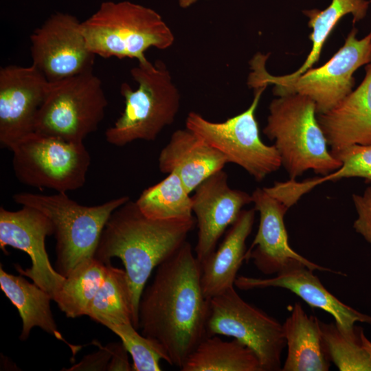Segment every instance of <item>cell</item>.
<instances>
[{
	"mask_svg": "<svg viewBox=\"0 0 371 371\" xmlns=\"http://www.w3.org/2000/svg\"><path fill=\"white\" fill-rule=\"evenodd\" d=\"M320 320L308 315L295 302L283 325L286 359L282 371H327L330 360L326 354Z\"/></svg>",
	"mask_w": 371,
	"mask_h": 371,
	"instance_id": "44dd1931",
	"label": "cell"
},
{
	"mask_svg": "<svg viewBox=\"0 0 371 371\" xmlns=\"http://www.w3.org/2000/svg\"><path fill=\"white\" fill-rule=\"evenodd\" d=\"M49 81L32 65L0 69V144L10 148L34 132L38 111Z\"/></svg>",
	"mask_w": 371,
	"mask_h": 371,
	"instance_id": "9a60e30c",
	"label": "cell"
},
{
	"mask_svg": "<svg viewBox=\"0 0 371 371\" xmlns=\"http://www.w3.org/2000/svg\"><path fill=\"white\" fill-rule=\"evenodd\" d=\"M0 287L17 308L22 320L20 340L25 341L34 327H39L56 339L65 341L54 321L51 308V295L22 275L15 276L0 268Z\"/></svg>",
	"mask_w": 371,
	"mask_h": 371,
	"instance_id": "7402d4cb",
	"label": "cell"
},
{
	"mask_svg": "<svg viewBox=\"0 0 371 371\" xmlns=\"http://www.w3.org/2000/svg\"><path fill=\"white\" fill-rule=\"evenodd\" d=\"M107 105L102 80L93 70L49 82L34 132L83 142L97 131Z\"/></svg>",
	"mask_w": 371,
	"mask_h": 371,
	"instance_id": "9c48e42d",
	"label": "cell"
},
{
	"mask_svg": "<svg viewBox=\"0 0 371 371\" xmlns=\"http://www.w3.org/2000/svg\"><path fill=\"white\" fill-rule=\"evenodd\" d=\"M193 192L192 208L198 228L194 254L201 264L214 251L243 207L252 203V197L245 191L231 188L223 170L207 178Z\"/></svg>",
	"mask_w": 371,
	"mask_h": 371,
	"instance_id": "2e32d148",
	"label": "cell"
},
{
	"mask_svg": "<svg viewBox=\"0 0 371 371\" xmlns=\"http://www.w3.org/2000/svg\"><path fill=\"white\" fill-rule=\"evenodd\" d=\"M207 335L232 337L251 349L264 371L281 370L283 325L245 302L234 286L210 300Z\"/></svg>",
	"mask_w": 371,
	"mask_h": 371,
	"instance_id": "7c38bea8",
	"label": "cell"
},
{
	"mask_svg": "<svg viewBox=\"0 0 371 371\" xmlns=\"http://www.w3.org/2000/svg\"><path fill=\"white\" fill-rule=\"evenodd\" d=\"M146 216L157 220L193 218L192 199L179 177L171 172L145 189L135 201Z\"/></svg>",
	"mask_w": 371,
	"mask_h": 371,
	"instance_id": "4316f807",
	"label": "cell"
},
{
	"mask_svg": "<svg viewBox=\"0 0 371 371\" xmlns=\"http://www.w3.org/2000/svg\"><path fill=\"white\" fill-rule=\"evenodd\" d=\"M313 271L303 264H295L269 278L237 277L234 285L242 290L267 287L289 290L311 307L330 314L335 322L344 329L351 328L357 322L371 325L370 315L362 313L337 299L325 288Z\"/></svg>",
	"mask_w": 371,
	"mask_h": 371,
	"instance_id": "e0dca14e",
	"label": "cell"
},
{
	"mask_svg": "<svg viewBox=\"0 0 371 371\" xmlns=\"http://www.w3.org/2000/svg\"><path fill=\"white\" fill-rule=\"evenodd\" d=\"M81 26L90 51L104 58L144 62L148 49H166L175 41L172 30L157 12L128 1L102 2Z\"/></svg>",
	"mask_w": 371,
	"mask_h": 371,
	"instance_id": "5b68a950",
	"label": "cell"
},
{
	"mask_svg": "<svg viewBox=\"0 0 371 371\" xmlns=\"http://www.w3.org/2000/svg\"><path fill=\"white\" fill-rule=\"evenodd\" d=\"M255 212L254 207L243 210L218 247L201 263V287L207 299L234 286L238 271L245 260V243L254 226Z\"/></svg>",
	"mask_w": 371,
	"mask_h": 371,
	"instance_id": "ffe728a7",
	"label": "cell"
},
{
	"mask_svg": "<svg viewBox=\"0 0 371 371\" xmlns=\"http://www.w3.org/2000/svg\"><path fill=\"white\" fill-rule=\"evenodd\" d=\"M269 111L263 133L274 140L290 179L309 170L325 176L341 166L328 149L313 100L298 93L280 95L271 102Z\"/></svg>",
	"mask_w": 371,
	"mask_h": 371,
	"instance_id": "277c9868",
	"label": "cell"
},
{
	"mask_svg": "<svg viewBox=\"0 0 371 371\" xmlns=\"http://www.w3.org/2000/svg\"><path fill=\"white\" fill-rule=\"evenodd\" d=\"M117 344L106 346L100 351L86 357L71 370H108L111 363Z\"/></svg>",
	"mask_w": 371,
	"mask_h": 371,
	"instance_id": "1f68e13d",
	"label": "cell"
},
{
	"mask_svg": "<svg viewBox=\"0 0 371 371\" xmlns=\"http://www.w3.org/2000/svg\"><path fill=\"white\" fill-rule=\"evenodd\" d=\"M352 198L357 212L353 228L371 244V185L362 194H352Z\"/></svg>",
	"mask_w": 371,
	"mask_h": 371,
	"instance_id": "4dcf8cb0",
	"label": "cell"
},
{
	"mask_svg": "<svg viewBox=\"0 0 371 371\" xmlns=\"http://www.w3.org/2000/svg\"><path fill=\"white\" fill-rule=\"evenodd\" d=\"M359 87L328 111L317 114L330 150L371 145V63Z\"/></svg>",
	"mask_w": 371,
	"mask_h": 371,
	"instance_id": "ac0fdd59",
	"label": "cell"
},
{
	"mask_svg": "<svg viewBox=\"0 0 371 371\" xmlns=\"http://www.w3.org/2000/svg\"><path fill=\"white\" fill-rule=\"evenodd\" d=\"M30 38L32 65L49 82L93 70L95 55L89 49L81 22L75 16L54 13Z\"/></svg>",
	"mask_w": 371,
	"mask_h": 371,
	"instance_id": "4fadbf2b",
	"label": "cell"
},
{
	"mask_svg": "<svg viewBox=\"0 0 371 371\" xmlns=\"http://www.w3.org/2000/svg\"><path fill=\"white\" fill-rule=\"evenodd\" d=\"M330 152L341 166L327 175L319 177L320 183L352 177L371 182V145L352 146Z\"/></svg>",
	"mask_w": 371,
	"mask_h": 371,
	"instance_id": "f546056e",
	"label": "cell"
},
{
	"mask_svg": "<svg viewBox=\"0 0 371 371\" xmlns=\"http://www.w3.org/2000/svg\"><path fill=\"white\" fill-rule=\"evenodd\" d=\"M54 234L49 218L34 207L23 205L16 211L0 207V248L6 253V246L21 250L31 260V267L15 268L19 274L49 293L54 300L65 277L51 265L45 249V238Z\"/></svg>",
	"mask_w": 371,
	"mask_h": 371,
	"instance_id": "5bb4252c",
	"label": "cell"
},
{
	"mask_svg": "<svg viewBox=\"0 0 371 371\" xmlns=\"http://www.w3.org/2000/svg\"><path fill=\"white\" fill-rule=\"evenodd\" d=\"M370 3L371 0H332L324 10L313 9L304 11L309 18L308 26L313 29L309 35L312 47L302 65L289 76H297L311 69L319 60L325 42L338 21L349 14L352 15L353 23L362 20Z\"/></svg>",
	"mask_w": 371,
	"mask_h": 371,
	"instance_id": "83f0119b",
	"label": "cell"
},
{
	"mask_svg": "<svg viewBox=\"0 0 371 371\" xmlns=\"http://www.w3.org/2000/svg\"><path fill=\"white\" fill-rule=\"evenodd\" d=\"M121 339L122 344L133 359V370L159 371V361L168 362L162 348L154 341L140 335L133 324L112 325L108 327Z\"/></svg>",
	"mask_w": 371,
	"mask_h": 371,
	"instance_id": "f1b7e54d",
	"label": "cell"
},
{
	"mask_svg": "<svg viewBox=\"0 0 371 371\" xmlns=\"http://www.w3.org/2000/svg\"><path fill=\"white\" fill-rule=\"evenodd\" d=\"M201 274V264L186 241L157 267L139 303L138 329L179 369L207 336L210 300L203 294Z\"/></svg>",
	"mask_w": 371,
	"mask_h": 371,
	"instance_id": "6da1fadb",
	"label": "cell"
},
{
	"mask_svg": "<svg viewBox=\"0 0 371 371\" xmlns=\"http://www.w3.org/2000/svg\"><path fill=\"white\" fill-rule=\"evenodd\" d=\"M181 371H264L256 353L234 339L207 336L189 355Z\"/></svg>",
	"mask_w": 371,
	"mask_h": 371,
	"instance_id": "603a6c76",
	"label": "cell"
},
{
	"mask_svg": "<svg viewBox=\"0 0 371 371\" xmlns=\"http://www.w3.org/2000/svg\"><path fill=\"white\" fill-rule=\"evenodd\" d=\"M131 75L138 87L121 85L124 109L105 132L106 142L120 147L139 139L154 141L174 122L180 107L179 91L163 61L139 62Z\"/></svg>",
	"mask_w": 371,
	"mask_h": 371,
	"instance_id": "8992f818",
	"label": "cell"
},
{
	"mask_svg": "<svg viewBox=\"0 0 371 371\" xmlns=\"http://www.w3.org/2000/svg\"><path fill=\"white\" fill-rule=\"evenodd\" d=\"M317 186L314 178L303 181L289 179L276 182L271 187L258 188L253 192L252 203L256 211L259 212L260 221L245 260H252L257 269L266 275L277 274L295 264H303L313 271L342 274L341 271L311 262L294 251L289 244L284 216L304 194Z\"/></svg>",
	"mask_w": 371,
	"mask_h": 371,
	"instance_id": "ba28073f",
	"label": "cell"
},
{
	"mask_svg": "<svg viewBox=\"0 0 371 371\" xmlns=\"http://www.w3.org/2000/svg\"><path fill=\"white\" fill-rule=\"evenodd\" d=\"M319 323L328 357L339 370L371 371V341L361 327L344 329L335 322Z\"/></svg>",
	"mask_w": 371,
	"mask_h": 371,
	"instance_id": "d4e9b609",
	"label": "cell"
},
{
	"mask_svg": "<svg viewBox=\"0 0 371 371\" xmlns=\"http://www.w3.org/2000/svg\"><path fill=\"white\" fill-rule=\"evenodd\" d=\"M158 162L160 171L175 172L190 194L228 163L222 153L186 127L172 134Z\"/></svg>",
	"mask_w": 371,
	"mask_h": 371,
	"instance_id": "d6986e66",
	"label": "cell"
},
{
	"mask_svg": "<svg viewBox=\"0 0 371 371\" xmlns=\"http://www.w3.org/2000/svg\"><path fill=\"white\" fill-rule=\"evenodd\" d=\"M106 271L107 265L93 257L80 263L65 277L54 301L67 317L87 315Z\"/></svg>",
	"mask_w": 371,
	"mask_h": 371,
	"instance_id": "484cf974",
	"label": "cell"
},
{
	"mask_svg": "<svg viewBox=\"0 0 371 371\" xmlns=\"http://www.w3.org/2000/svg\"><path fill=\"white\" fill-rule=\"evenodd\" d=\"M196 220H157L144 215L131 199L110 216L94 257L103 263L120 258L126 271L138 325V307L154 269L186 241Z\"/></svg>",
	"mask_w": 371,
	"mask_h": 371,
	"instance_id": "7a4b0ae2",
	"label": "cell"
},
{
	"mask_svg": "<svg viewBox=\"0 0 371 371\" xmlns=\"http://www.w3.org/2000/svg\"><path fill=\"white\" fill-rule=\"evenodd\" d=\"M87 315L106 327L133 324L138 330L131 288L125 269L107 264V271Z\"/></svg>",
	"mask_w": 371,
	"mask_h": 371,
	"instance_id": "cb8c5ba5",
	"label": "cell"
},
{
	"mask_svg": "<svg viewBox=\"0 0 371 371\" xmlns=\"http://www.w3.org/2000/svg\"><path fill=\"white\" fill-rule=\"evenodd\" d=\"M10 150L14 175L25 185L67 192L86 182L91 156L83 142L33 132Z\"/></svg>",
	"mask_w": 371,
	"mask_h": 371,
	"instance_id": "30bf717a",
	"label": "cell"
},
{
	"mask_svg": "<svg viewBox=\"0 0 371 371\" xmlns=\"http://www.w3.org/2000/svg\"><path fill=\"white\" fill-rule=\"evenodd\" d=\"M16 203L38 210L52 221L56 240V270L67 277L80 263L94 257L102 230L111 214L130 200L122 196L102 204L82 205L66 192L47 195L19 192Z\"/></svg>",
	"mask_w": 371,
	"mask_h": 371,
	"instance_id": "52a82bcc",
	"label": "cell"
},
{
	"mask_svg": "<svg viewBox=\"0 0 371 371\" xmlns=\"http://www.w3.org/2000/svg\"><path fill=\"white\" fill-rule=\"evenodd\" d=\"M266 87L254 89L247 109L224 122H211L196 112L189 113L186 121V128L222 153L228 163L240 166L257 181L282 166L275 146H268L260 139L255 116Z\"/></svg>",
	"mask_w": 371,
	"mask_h": 371,
	"instance_id": "8fae6325",
	"label": "cell"
},
{
	"mask_svg": "<svg viewBox=\"0 0 371 371\" xmlns=\"http://www.w3.org/2000/svg\"><path fill=\"white\" fill-rule=\"evenodd\" d=\"M357 32L353 27L343 46L324 65L297 76L270 74L265 68L268 55L257 53L250 62L247 85L254 89L273 85L276 96L289 93L307 96L315 102L317 114L324 113L352 91L355 71L371 63V31L361 39L357 38Z\"/></svg>",
	"mask_w": 371,
	"mask_h": 371,
	"instance_id": "3957f363",
	"label": "cell"
}]
</instances>
